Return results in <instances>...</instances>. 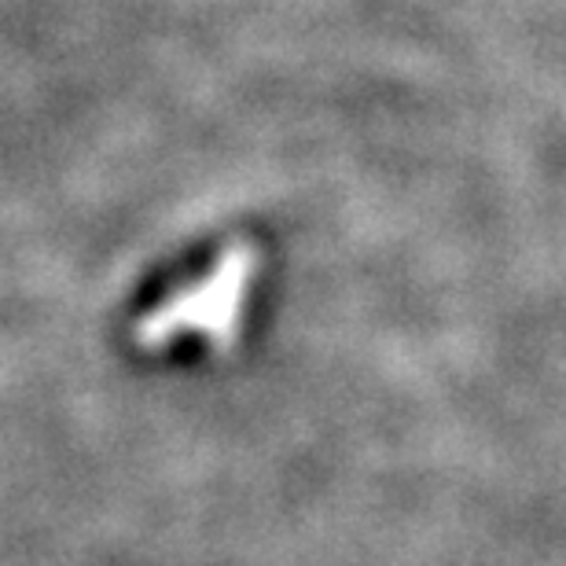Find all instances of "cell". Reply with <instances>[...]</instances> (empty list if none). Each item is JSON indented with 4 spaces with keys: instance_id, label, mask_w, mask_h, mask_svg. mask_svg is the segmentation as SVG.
<instances>
[{
    "instance_id": "cell-1",
    "label": "cell",
    "mask_w": 566,
    "mask_h": 566,
    "mask_svg": "<svg viewBox=\"0 0 566 566\" xmlns=\"http://www.w3.org/2000/svg\"><path fill=\"white\" fill-rule=\"evenodd\" d=\"M251 265L254 262L247 251H229L207 280H199L196 287H188L174 302H166L155 316H147V324L140 327V343L158 346L166 338H180L188 332L229 338L235 321H240L247 280L254 273Z\"/></svg>"
}]
</instances>
